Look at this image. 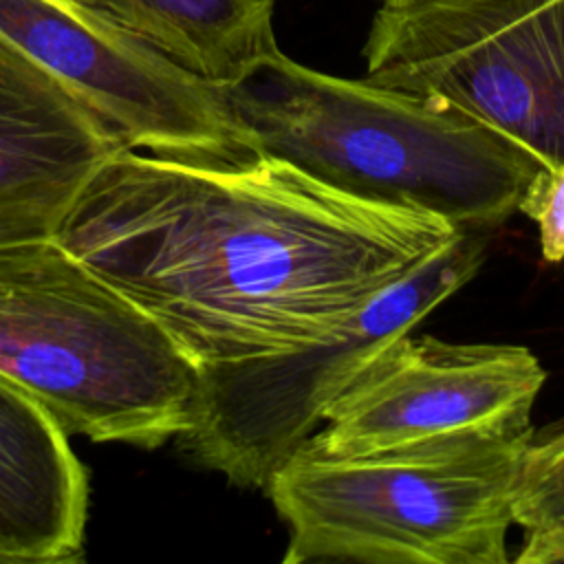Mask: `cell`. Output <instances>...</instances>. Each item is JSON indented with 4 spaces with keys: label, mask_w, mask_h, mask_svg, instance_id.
I'll return each mask as SVG.
<instances>
[{
    "label": "cell",
    "mask_w": 564,
    "mask_h": 564,
    "mask_svg": "<svg viewBox=\"0 0 564 564\" xmlns=\"http://www.w3.org/2000/svg\"><path fill=\"white\" fill-rule=\"evenodd\" d=\"M460 229L260 156L218 167L119 148L57 242L196 366L289 352L341 328Z\"/></svg>",
    "instance_id": "6da1fadb"
},
{
    "label": "cell",
    "mask_w": 564,
    "mask_h": 564,
    "mask_svg": "<svg viewBox=\"0 0 564 564\" xmlns=\"http://www.w3.org/2000/svg\"><path fill=\"white\" fill-rule=\"evenodd\" d=\"M258 156L348 196L489 231L544 167L467 112L408 90L302 66L280 48L223 84Z\"/></svg>",
    "instance_id": "7a4b0ae2"
},
{
    "label": "cell",
    "mask_w": 564,
    "mask_h": 564,
    "mask_svg": "<svg viewBox=\"0 0 564 564\" xmlns=\"http://www.w3.org/2000/svg\"><path fill=\"white\" fill-rule=\"evenodd\" d=\"M533 425L324 456L300 447L269 480L284 564H507Z\"/></svg>",
    "instance_id": "3957f363"
},
{
    "label": "cell",
    "mask_w": 564,
    "mask_h": 564,
    "mask_svg": "<svg viewBox=\"0 0 564 564\" xmlns=\"http://www.w3.org/2000/svg\"><path fill=\"white\" fill-rule=\"evenodd\" d=\"M0 375L66 434L159 447L189 423L198 368L57 242L0 247Z\"/></svg>",
    "instance_id": "277c9868"
},
{
    "label": "cell",
    "mask_w": 564,
    "mask_h": 564,
    "mask_svg": "<svg viewBox=\"0 0 564 564\" xmlns=\"http://www.w3.org/2000/svg\"><path fill=\"white\" fill-rule=\"evenodd\" d=\"M485 247V231H460L335 333L289 352L200 366L176 441L231 485L264 491L361 368L480 271Z\"/></svg>",
    "instance_id": "5b68a950"
},
{
    "label": "cell",
    "mask_w": 564,
    "mask_h": 564,
    "mask_svg": "<svg viewBox=\"0 0 564 564\" xmlns=\"http://www.w3.org/2000/svg\"><path fill=\"white\" fill-rule=\"evenodd\" d=\"M372 84L449 104L564 163V0H383L364 46Z\"/></svg>",
    "instance_id": "8992f818"
},
{
    "label": "cell",
    "mask_w": 564,
    "mask_h": 564,
    "mask_svg": "<svg viewBox=\"0 0 564 564\" xmlns=\"http://www.w3.org/2000/svg\"><path fill=\"white\" fill-rule=\"evenodd\" d=\"M0 40L53 75L126 148L218 167L260 159L223 84L84 0H0Z\"/></svg>",
    "instance_id": "52a82bcc"
},
{
    "label": "cell",
    "mask_w": 564,
    "mask_h": 564,
    "mask_svg": "<svg viewBox=\"0 0 564 564\" xmlns=\"http://www.w3.org/2000/svg\"><path fill=\"white\" fill-rule=\"evenodd\" d=\"M546 372L516 344H452L401 335L377 352L326 408L302 445L352 456L430 438L531 423Z\"/></svg>",
    "instance_id": "ba28073f"
},
{
    "label": "cell",
    "mask_w": 564,
    "mask_h": 564,
    "mask_svg": "<svg viewBox=\"0 0 564 564\" xmlns=\"http://www.w3.org/2000/svg\"><path fill=\"white\" fill-rule=\"evenodd\" d=\"M121 139L53 75L0 40V247L55 238Z\"/></svg>",
    "instance_id": "9c48e42d"
},
{
    "label": "cell",
    "mask_w": 564,
    "mask_h": 564,
    "mask_svg": "<svg viewBox=\"0 0 564 564\" xmlns=\"http://www.w3.org/2000/svg\"><path fill=\"white\" fill-rule=\"evenodd\" d=\"M88 474L68 434L0 375V564L84 557Z\"/></svg>",
    "instance_id": "30bf717a"
},
{
    "label": "cell",
    "mask_w": 564,
    "mask_h": 564,
    "mask_svg": "<svg viewBox=\"0 0 564 564\" xmlns=\"http://www.w3.org/2000/svg\"><path fill=\"white\" fill-rule=\"evenodd\" d=\"M181 66L231 84L278 51L275 0H84Z\"/></svg>",
    "instance_id": "8fae6325"
},
{
    "label": "cell",
    "mask_w": 564,
    "mask_h": 564,
    "mask_svg": "<svg viewBox=\"0 0 564 564\" xmlns=\"http://www.w3.org/2000/svg\"><path fill=\"white\" fill-rule=\"evenodd\" d=\"M513 520L524 533L564 527V425L533 434L516 487Z\"/></svg>",
    "instance_id": "7c38bea8"
},
{
    "label": "cell",
    "mask_w": 564,
    "mask_h": 564,
    "mask_svg": "<svg viewBox=\"0 0 564 564\" xmlns=\"http://www.w3.org/2000/svg\"><path fill=\"white\" fill-rule=\"evenodd\" d=\"M518 212L538 227L542 258L564 262V163L542 167L527 185Z\"/></svg>",
    "instance_id": "4fadbf2b"
},
{
    "label": "cell",
    "mask_w": 564,
    "mask_h": 564,
    "mask_svg": "<svg viewBox=\"0 0 564 564\" xmlns=\"http://www.w3.org/2000/svg\"><path fill=\"white\" fill-rule=\"evenodd\" d=\"M513 560L518 564L564 562V527L524 533V544Z\"/></svg>",
    "instance_id": "5bb4252c"
}]
</instances>
